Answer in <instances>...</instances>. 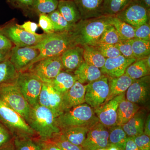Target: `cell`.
I'll return each mask as SVG.
<instances>
[{"mask_svg": "<svg viewBox=\"0 0 150 150\" xmlns=\"http://www.w3.org/2000/svg\"><path fill=\"white\" fill-rule=\"evenodd\" d=\"M26 122L42 142H51L61 134V129L56 123L53 112L39 104L30 107Z\"/></svg>", "mask_w": 150, "mask_h": 150, "instance_id": "6da1fadb", "label": "cell"}, {"mask_svg": "<svg viewBox=\"0 0 150 150\" xmlns=\"http://www.w3.org/2000/svg\"><path fill=\"white\" fill-rule=\"evenodd\" d=\"M112 16L103 15L80 21L71 30L76 45L96 46L105 29L112 25Z\"/></svg>", "mask_w": 150, "mask_h": 150, "instance_id": "7a4b0ae2", "label": "cell"}, {"mask_svg": "<svg viewBox=\"0 0 150 150\" xmlns=\"http://www.w3.org/2000/svg\"><path fill=\"white\" fill-rule=\"evenodd\" d=\"M76 45L71 31L48 33L40 43L30 47L38 49L39 54L28 68L42 59L61 56L67 49Z\"/></svg>", "mask_w": 150, "mask_h": 150, "instance_id": "3957f363", "label": "cell"}, {"mask_svg": "<svg viewBox=\"0 0 150 150\" xmlns=\"http://www.w3.org/2000/svg\"><path fill=\"white\" fill-rule=\"evenodd\" d=\"M98 121L93 108L86 103L66 110L56 118V123L61 130L78 126H91Z\"/></svg>", "mask_w": 150, "mask_h": 150, "instance_id": "277c9868", "label": "cell"}, {"mask_svg": "<svg viewBox=\"0 0 150 150\" xmlns=\"http://www.w3.org/2000/svg\"><path fill=\"white\" fill-rule=\"evenodd\" d=\"M0 123L8 129L13 138L35 137L36 135L24 118L1 98Z\"/></svg>", "mask_w": 150, "mask_h": 150, "instance_id": "5b68a950", "label": "cell"}, {"mask_svg": "<svg viewBox=\"0 0 150 150\" xmlns=\"http://www.w3.org/2000/svg\"><path fill=\"white\" fill-rule=\"evenodd\" d=\"M0 33L6 36L15 46L31 47L37 45L47 34H33L19 27L13 20L0 26Z\"/></svg>", "mask_w": 150, "mask_h": 150, "instance_id": "8992f818", "label": "cell"}, {"mask_svg": "<svg viewBox=\"0 0 150 150\" xmlns=\"http://www.w3.org/2000/svg\"><path fill=\"white\" fill-rule=\"evenodd\" d=\"M0 98L26 121L30 107L20 91L16 81L0 85Z\"/></svg>", "mask_w": 150, "mask_h": 150, "instance_id": "52a82bcc", "label": "cell"}, {"mask_svg": "<svg viewBox=\"0 0 150 150\" xmlns=\"http://www.w3.org/2000/svg\"><path fill=\"white\" fill-rule=\"evenodd\" d=\"M16 83L30 107L38 104L43 82L28 71L19 72Z\"/></svg>", "mask_w": 150, "mask_h": 150, "instance_id": "ba28073f", "label": "cell"}, {"mask_svg": "<svg viewBox=\"0 0 150 150\" xmlns=\"http://www.w3.org/2000/svg\"><path fill=\"white\" fill-rule=\"evenodd\" d=\"M26 70L43 82L49 83L59 73L64 71V67L61 56H59L40 60L31 65Z\"/></svg>", "mask_w": 150, "mask_h": 150, "instance_id": "9c48e42d", "label": "cell"}, {"mask_svg": "<svg viewBox=\"0 0 150 150\" xmlns=\"http://www.w3.org/2000/svg\"><path fill=\"white\" fill-rule=\"evenodd\" d=\"M150 11L139 0H134L115 17L134 27L150 22Z\"/></svg>", "mask_w": 150, "mask_h": 150, "instance_id": "30bf717a", "label": "cell"}, {"mask_svg": "<svg viewBox=\"0 0 150 150\" xmlns=\"http://www.w3.org/2000/svg\"><path fill=\"white\" fill-rule=\"evenodd\" d=\"M109 91L108 79L106 76L86 84L85 103L93 109L100 107L106 101Z\"/></svg>", "mask_w": 150, "mask_h": 150, "instance_id": "8fae6325", "label": "cell"}, {"mask_svg": "<svg viewBox=\"0 0 150 150\" xmlns=\"http://www.w3.org/2000/svg\"><path fill=\"white\" fill-rule=\"evenodd\" d=\"M150 95V76L134 80L125 93L127 100L141 107L149 104Z\"/></svg>", "mask_w": 150, "mask_h": 150, "instance_id": "7c38bea8", "label": "cell"}, {"mask_svg": "<svg viewBox=\"0 0 150 150\" xmlns=\"http://www.w3.org/2000/svg\"><path fill=\"white\" fill-rule=\"evenodd\" d=\"M109 145L108 128L98 121L91 127L81 146L83 150H96L107 148Z\"/></svg>", "mask_w": 150, "mask_h": 150, "instance_id": "4fadbf2b", "label": "cell"}, {"mask_svg": "<svg viewBox=\"0 0 150 150\" xmlns=\"http://www.w3.org/2000/svg\"><path fill=\"white\" fill-rule=\"evenodd\" d=\"M125 96V93L122 94L93 109L100 123L108 128L116 126L118 105Z\"/></svg>", "mask_w": 150, "mask_h": 150, "instance_id": "5bb4252c", "label": "cell"}, {"mask_svg": "<svg viewBox=\"0 0 150 150\" xmlns=\"http://www.w3.org/2000/svg\"><path fill=\"white\" fill-rule=\"evenodd\" d=\"M62 95L56 91L50 83L43 82L38 104L49 108L57 118L63 113Z\"/></svg>", "mask_w": 150, "mask_h": 150, "instance_id": "9a60e30c", "label": "cell"}, {"mask_svg": "<svg viewBox=\"0 0 150 150\" xmlns=\"http://www.w3.org/2000/svg\"><path fill=\"white\" fill-rule=\"evenodd\" d=\"M39 54V51L35 48L15 46L11 50L9 60L19 72L27 69Z\"/></svg>", "mask_w": 150, "mask_h": 150, "instance_id": "2e32d148", "label": "cell"}, {"mask_svg": "<svg viewBox=\"0 0 150 150\" xmlns=\"http://www.w3.org/2000/svg\"><path fill=\"white\" fill-rule=\"evenodd\" d=\"M136 60L135 58H126L121 55L115 58L106 59L100 71L108 77H118L125 74L127 67Z\"/></svg>", "mask_w": 150, "mask_h": 150, "instance_id": "e0dca14e", "label": "cell"}, {"mask_svg": "<svg viewBox=\"0 0 150 150\" xmlns=\"http://www.w3.org/2000/svg\"><path fill=\"white\" fill-rule=\"evenodd\" d=\"M86 88V85L76 81L68 91L62 95L63 112L74 106L85 103Z\"/></svg>", "mask_w": 150, "mask_h": 150, "instance_id": "ac0fdd59", "label": "cell"}, {"mask_svg": "<svg viewBox=\"0 0 150 150\" xmlns=\"http://www.w3.org/2000/svg\"><path fill=\"white\" fill-rule=\"evenodd\" d=\"M82 46L76 45L64 51L61 56L64 71L74 73L84 62Z\"/></svg>", "mask_w": 150, "mask_h": 150, "instance_id": "d6986e66", "label": "cell"}, {"mask_svg": "<svg viewBox=\"0 0 150 150\" xmlns=\"http://www.w3.org/2000/svg\"><path fill=\"white\" fill-rule=\"evenodd\" d=\"M147 112L141 108L127 123L121 126L128 137H137L144 134V126Z\"/></svg>", "mask_w": 150, "mask_h": 150, "instance_id": "ffe728a7", "label": "cell"}, {"mask_svg": "<svg viewBox=\"0 0 150 150\" xmlns=\"http://www.w3.org/2000/svg\"><path fill=\"white\" fill-rule=\"evenodd\" d=\"M73 74L77 81L85 85L93 82L105 76L99 68L85 62Z\"/></svg>", "mask_w": 150, "mask_h": 150, "instance_id": "44dd1931", "label": "cell"}, {"mask_svg": "<svg viewBox=\"0 0 150 150\" xmlns=\"http://www.w3.org/2000/svg\"><path fill=\"white\" fill-rule=\"evenodd\" d=\"M80 12L81 19L93 18L103 16L102 0H74Z\"/></svg>", "mask_w": 150, "mask_h": 150, "instance_id": "7402d4cb", "label": "cell"}, {"mask_svg": "<svg viewBox=\"0 0 150 150\" xmlns=\"http://www.w3.org/2000/svg\"><path fill=\"white\" fill-rule=\"evenodd\" d=\"M108 79L109 91L105 102L115 97L125 93L134 81L125 74L118 77H108Z\"/></svg>", "mask_w": 150, "mask_h": 150, "instance_id": "603a6c76", "label": "cell"}, {"mask_svg": "<svg viewBox=\"0 0 150 150\" xmlns=\"http://www.w3.org/2000/svg\"><path fill=\"white\" fill-rule=\"evenodd\" d=\"M57 9L70 24L75 25L81 20L80 12L74 0H59Z\"/></svg>", "mask_w": 150, "mask_h": 150, "instance_id": "cb8c5ba5", "label": "cell"}, {"mask_svg": "<svg viewBox=\"0 0 150 150\" xmlns=\"http://www.w3.org/2000/svg\"><path fill=\"white\" fill-rule=\"evenodd\" d=\"M142 107L129 101L125 96L119 103L117 109L116 125L122 126L131 119Z\"/></svg>", "mask_w": 150, "mask_h": 150, "instance_id": "d4e9b609", "label": "cell"}, {"mask_svg": "<svg viewBox=\"0 0 150 150\" xmlns=\"http://www.w3.org/2000/svg\"><path fill=\"white\" fill-rule=\"evenodd\" d=\"M91 126H78L66 128L61 130V134L72 144L81 146Z\"/></svg>", "mask_w": 150, "mask_h": 150, "instance_id": "484cf974", "label": "cell"}, {"mask_svg": "<svg viewBox=\"0 0 150 150\" xmlns=\"http://www.w3.org/2000/svg\"><path fill=\"white\" fill-rule=\"evenodd\" d=\"M77 81L73 73L63 71L50 82L54 88L61 95L68 91Z\"/></svg>", "mask_w": 150, "mask_h": 150, "instance_id": "4316f807", "label": "cell"}, {"mask_svg": "<svg viewBox=\"0 0 150 150\" xmlns=\"http://www.w3.org/2000/svg\"><path fill=\"white\" fill-rule=\"evenodd\" d=\"M15 150H44L46 143L35 137H16L13 141Z\"/></svg>", "mask_w": 150, "mask_h": 150, "instance_id": "83f0119b", "label": "cell"}, {"mask_svg": "<svg viewBox=\"0 0 150 150\" xmlns=\"http://www.w3.org/2000/svg\"><path fill=\"white\" fill-rule=\"evenodd\" d=\"M134 0H102V15L115 16Z\"/></svg>", "mask_w": 150, "mask_h": 150, "instance_id": "f1b7e54d", "label": "cell"}, {"mask_svg": "<svg viewBox=\"0 0 150 150\" xmlns=\"http://www.w3.org/2000/svg\"><path fill=\"white\" fill-rule=\"evenodd\" d=\"M83 57L86 63L101 69L104 66L106 58L94 46H83Z\"/></svg>", "mask_w": 150, "mask_h": 150, "instance_id": "f546056e", "label": "cell"}, {"mask_svg": "<svg viewBox=\"0 0 150 150\" xmlns=\"http://www.w3.org/2000/svg\"><path fill=\"white\" fill-rule=\"evenodd\" d=\"M125 74L133 80L138 79L150 74V68L144 59L137 60L127 67Z\"/></svg>", "mask_w": 150, "mask_h": 150, "instance_id": "4dcf8cb0", "label": "cell"}, {"mask_svg": "<svg viewBox=\"0 0 150 150\" xmlns=\"http://www.w3.org/2000/svg\"><path fill=\"white\" fill-rule=\"evenodd\" d=\"M18 73L9 59L0 62V85L15 81Z\"/></svg>", "mask_w": 150, "mask_h": 150, "instance_id": "1f68e13d", "label": "cell"}, {"mask_svg": "<svg viewBox=\"0 0 150 150\" xmlns=\"http://www.w3.org/2000/svg\"><path fill=\"white\" fill-rule=\"evenodd\" d=\"M108 129L109 144L115 145L124 150L128 137L122 127L116 125Z\"/></svg>", "mask_w": 150, "mask_h": 150, "instance_id": "d6a6232c", "label": "cell"}, {"mask_svg": "<svg viewBox=\"0 0 150 150\" xmlns=\"http://www.w3.org/2000/svg\"><path fill=\"white\" fill-rule=\"evenodd\" d=\"M134 58L137 60L144 59L150 55V41L137 38L130 40Z\"/></svg>", "mask_w": 150, "mask_h": 150, "instance_id": "836d02e7", "label": "cell"}, {"mask_svg": "<svg viewBox=\"0 0 150 150\" xmlns=\"http://www.w3.org/2000/svg\"><path fill=\"white\" fill-rule=\"evenodd\" d=\"M111 24L117 30L123 40H131L135 38V27L112 16Z\"/></svg>", "mask_w": 150, "mask_h": 150, "instance_id": "e575fe53", "label": "cell"}, {"mask_svg": "<svg viewBox=\"0 0 150 150\" xmlns=\"http://www.w3.org/2000/svg\"><path fill=\"white\" fill-rule=\"evenodd\" d=\"M47 15L52 21L54 32L70 31L74 28V25L68 22L57 9Z\"/></svg>", "mask_w": 150, "mask_h": 150, "instance_id": "d590c367", "label": "cell"}, {"mask_svg": "<svg viewBox=\"0 0 150 150\" xmlns=\"http://www.w3.org/2000/svg\"><path fill=\"white\" fill-rule=\"evenodd\" d=\"M59 0H33V10L38 15L48 14L57 10Z\"/></svg>", "mask_w": 150, "mask_h": 150, "instance_id": "8d00e7d4", "label": "cell"}, {"mask_svg": "<svg viewBox=\"0 0 150 150\" xmlns=\"http://www.w3.org/2000/svg\"><path fill=\"white\" fill-rule=\"evenodd\" d=\"M123 40L112 25L108 26L103 33L98 43L115 45Z\"/></svg>", "mask_w": 150, "mask_h": 150, "instance_id": "74e56055", "label": "cell"}, {"mask_svg": "<svg viewBox=\"0 0 150 150\" xmlns=\"http://www.w3.org/2000/svg\"><path fill=\"white\" fill-rule=\"evenodd\" d=\"M93 46L106 59L115 58L121 55V53L115 45L98 43Z\"/></svg>", "mask_w": 150, "mask_h": 150, "instance_id": "f35d334b", "label": "cell"}, {"mask_svg": "<svg viewBox=\"0 0 150 150\" xmlns=\"http://www.w3.org/2000/svg\"><path fill=\"white\" fill-rule=\"evenodd\" d=\"M50 142L62 150H83L81 146L74 144L67 141L61 134Z\"/></svg>", "mask_w": 150, "mask_h": 150, "instance_id": "ab89813d", "label": "cell"}, {"mask_svg": "<svg viewBox=\"0 0 150 150\" xmlns=\"http://www.w3.org/2000/svg\"><path fill=\"white\" fill-rule=\"evenodd\" d=\"M121 55L126 58H135L130 40H122L115 44Z\"/></svg>", "mask_w": 150, "mask_h": 150, "instance_id": "60d3db41", "label": "cell"}, {"mask_svg": "<svg viewBox=\"0 0 150 150\" xmlns=\"http://www.w3.org/2000/svg\"><path fill=\"white\" fill-rule=\"evenodd\" d=\"M135 38L150 41V22L135 27Z\"/></svg>", "mask_w": 150, "mask_h": 150, "instance_id": "b9f144b4", "label": "cell"}, {"mask_svg": "<svg viewBox=\"0 0 150 150\" xmlns=\"http://www.w3.org/2000/svg\"><path fill=\"white\" fill-rule=\"evenodd\" d=\"M38 25L45 33L48 34L54 32L52 21L47 14H41L39 15Z\"/></svg>", "mask_w": 150, "mask_h": 150, "instance_id": "7bdbcfd3", "label": "cell"}, {"mask_svg": "<svg viewBox=\"0 0 150 150\" xmlns=\"http://www.w3.org/2000/svg\"><path fill=\"white\" fill-rule=\"evenodd\" d=\"M8 2L14 7L20 9L25 13L33 12V0H8Z\"/></svg>", "mask_w": 150, "mask_h": 150, "instance_id": "ee69618b", "label": "cell"}, {"mask_svg": "<svg viewBox=\"0 0 150 150\" xmlns=\"http://www.w3.org/2000/svg\"><path fill=\"white\" fill-rule=\"evenodd\" d=\"M13 139L10 131L0 123V149L12 143Z\"/></svg>", "mask_w": 150, "mask_h": 150, "instance_id": "f6af8a7d", "label": "cell"}, {"mask_svg": "<svg viewBox=\"0 0 150 150\" xmlns=\"http://www.w3.org/2000/svg\"><path fill=\"white\" fill-rule=\"evenodd\" d=\"M133 139L140 150H150V137L143 134Z\"/></svg>", "mask_w": 150, "mask_h": 150, "instance_id": "bcb514c9", "label": "cell"}, {"mask_svg": "<svg viewBox=\"0 0 150 150\" xmlns=\"http://www.w3.org/2000/svg\"><path fill=\"white\" fill-rule=\"evenodd\" d=\"M17 25L19 27L24 29L27 32L33 34L37 33L36 32V30L39 27L37 23L30 21L25 22L22 25L18 24L17 23Z\"/></svg>", "mask_w": 150, "mask_h": 150, "instance_id": "7dc6e473", "label": "cell"}, {"mask_svg": "<svg viewBox=\"0 0 150 150\" xmlns=\"http://www.w3.org/2000/svg\"><path fill=\"white\" fill-rule=\"evenodd\" d=\"M13 47V44L4 35L0 33V51H10Z\"/></svg>", "mask_w": 150, "mask_h": 150, "instance_id": "c3c4849f", "label": "cell"}, {"mask_svg": "<svg viewBox=\"0 0 150 150\" xmlns=\"http://www.w3.org/2000/svg\"><path fill=\"white\" fill-rule=\"evenodd\" d=\"M124 150H140L134 142L133 138L128 137Z\"/></svg>", "mask_w": 150, "mask_h": 150, "instance_id": "681fc988", "label": "cell"}, {"mask_svg": "<svg viewBox=\"0 0 150 150\" xmlns=\"http://www.w3.org/2000/svg\"><path fill=\"white\" fill-rule=\"evenodd\" d=\"M144 134L150 137V114L148 113L145 120Z\"/></svg>", "mask_w": 150, "mask_h": 150, "instance_id": "f907efd6", "label": "cell"}, {"mask_svg": "<svg viewBox=\"0 0 150 150\" xmlns=\"http://www.w3.org/2000/svg\"><path fill=\"white\" fill-rule=\"evenodd\" d=\"M11 51H0V62L9 59Z\"/></svg>", "mask_w": 150, "mask_h": 150, "instance_id": "816d5d0a", "label": "cell"}, {"mask_svg": "<svg viewBox=\"0 0 150 150\" xmlns=\"http://www.w3.org/2000/svg\"><path fill=\"white\" fill-rule=\"evenodd\" d=\"M45 150H62L51 142L46 143Z\"/></svg>", "mask_w": 150, "mask_h": 150, "instance_id": "f5cc1de1", "label": "cell"}, {"mask_svg": "<svg viewBox=\"0 0 150 150\" xmlns=\"http://www.w3.org/2000/svg\"><path fill=\"white\" fill-rule=\"evenodd\" d=\"M145 7L150 11V0H139Z\"/></svg>", "mask_w": 150, "mask_h": 150, "instance_id": "db71d44e", "label": "cell"}, {"mask_svg": "<svg viewBox=\"0 0 150 150\" xmlns=\"http://www.w3.org/2000/svg\"><path fill=\"white\" fill-rule=\"evenodd\" d=\"M0 150H15L14 147L13 143H11L9 144L4 147L1 149H0Z\"/></svg>", "mask_w": 150, "mask_h": 150, "instance_id": "11a10c76", "label": "cell"}, {"mask_svg": "<svg viewBox=\"0 0 150 150\" xmlns=\"http://www.w3.org/2000/svg\"><path fill=\"white\" fill-rule=\"evenodd\" d=\"M107 150H123L119 147L115 146V145L110 144L107 147Z\"/></svg>", "mask_w": 150, "mask_h": 150, "instance_id": "9f6ffc18", "label": "cell"}, {"mask_svg": "<svg viewBox=\"0 0 150 150\" xmlns=\"http://www.w3.org/2000/svg\"><path fill=\"white\" fill-rule=\"evenodd\" d=\"M96 150H107L106 148H101V149H98Z\"/></svg>", "mask_w": 150, "mask_h": 150, "instance_id": "6f0895ef", "label": "cell"}, {"mask_svg": "<svg viewBox=\"0 0 150 150\" xmlns=\"http://www.w3.org/2000/svg\"><path fill=\"white\" fill-rule=\"evenodd\" d=\"M44 150H45V149H44Z\"/></svg>", "mask_w": 150, "mask_h": 150, "instance_id": "680465c9", "label": "cell"}]
</instances>
